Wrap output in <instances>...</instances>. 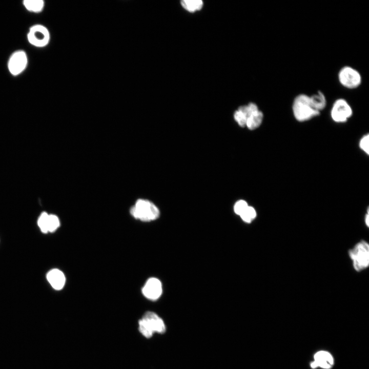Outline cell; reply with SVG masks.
I'll list each match as a JSON object with an SVG mask.
<instances>
[{"label":"cell","instance_id":"obj_8","mask_svg":"<svg viewBox=\"0 0 369 369\" xmlns=\"http://www.w3.org/2000/svg\"><path fill=\"white\" fill-rule=\"evenodd\" d=\"M162 292L160 281L155 277L147 280L142 289V293L147 299L156 300L161 296Z\"/></svg>","mask_w":369,"mask_h":369},{"label":"cell","instance_id":"obj_19","mask_svg":"<svg viewBox=\"0 0 369 369\" xmlns=\"http://www.w3.org/2000/svg\"><path fill=\"white\" fill-rule=\"evenodd\" d=\"M49 214L46 212H43L40 215L38 220L37 224L40 231L44 233H48V220Z\"/></svg>","mask_w":369,"mask_h":369},{"label":"cell","instance_id":"obj_23","mask_svg":"<svg viewBox=\"0 0 369 369\" xmlns=\"http://www.w3.org/2000/svg\"><path fill=\"white\" fill-rule=\"evenodd\" d=\"M368 209H367V214L365 215V222L366 223V225L367 227H368L369 225V215H368Z\"/></svg>","mask_w":369,"mask_h":369},{"label":"cell","instance_id":"obj_17","mask_svg":"<svg viewBox=\"0 0 369 369\" xmlns=\"http://www.w3.org/2000/svg\"><path fill=\"white\" fill-rule=\"evenodd\" d=\"M240 216L244 222L250 223L256 217V212L253 207L248 206Z\"/></svg>","mask_w":369,"mask_h":369},{"label":"cell","instance_id":"obj_7","mask_svg":"<svg viewBox=\"0 0 369 369\" xmlns=\"http://www.w3.org/2000/svg\"><path fill=\"white\" fill-rule=\"evenodd\" d=\"M28 63V56L25 51L17 50L11 55L8 59V69L11 75L16 76L25 70Z\"/></svg>","mask_w":369,"mask_h":369},{"label":"cell","instance_id":"obj_6","mask_svg":"<svg viewBox=\"0 0 369 369\" xmlns=\"http://www.w3.org/2000/svg\"><path fill=\"white\" fill-rule=\"evenodd\" d=\"M353 109L349 103L344 98L336 99L331 110L332 120L337 123L345 122L353 115Z\"/></svg>","mask_w":369,"mask_h":369},{"label":"cell","instance_id":"obj_15","mask_svg":"<svg viewBox=\"0 0 369 369\" xmlns=\"http://www.w3.org/2000/svg\"><path fill=\"white\" fill-rule=\"evenodd\" d=\"M181 4L184 9L193 12L202 8L203 2L201 0H183L181 2Z\"/></svg>","mask_w":369,"mask_h":369},{"label":"cell","instance_id":"obj_22","mask_svg":"<svg viewBox=\"0 0 369 369\" xmlns=\"http://www.w3.org/2000/svg\"><path fill=\"white\" fill-rule=\"evenodd\" d=\"M248 206L247 202L245 200H238L234 205V212L236 214L240 216Z\"/></svg>","mask_w":369,"mask_h":369},{"label":"cell","instance_id":"obj_16","mask_svg":"<svg viewBox=\"0 0 369 369\" xmlns=\"http://www.w3.org/2000/svg\"><path fill=\"white\" fill-rule=\"evenodd\" d=\"M139 330L142 335L147 338L151 337L154 332L146 320L142 317L138 322Z\"/></svg>","mask_w":369,"mask_h":369},{"label":"cell","instance_id":"obj_2","mask_svg":"<svg viewBox=\"0 0 369 369\" xmlns=\"http://www.w3.org/2000/svg\"><path fill=\"white\" fill-rule=\"evenodd\" d=\"M131 215L135 219L142 221L156 220L160 215L157 206L152 202L145 199H139L130 209Z\"/></svg>","mask_w":369,"mask_h":369},{"label":"cell","instance_id":"obj_11","mask_svg":"<svg viewBox=\"0 0 369 369\" xmlns=\"http://www.w3.org/2000/svg\"><path fill=\"white\" fill-rule=\"evenodd\" d=\"M334 360L332 356L326 351H319L314 356V361L311 363L312 368L320 366L322 368L329 369L333 365Z\"/></svg>","mask_w":369,"mask_h":369},{"label":"cell","instance_id":"obj_12","mask_svg":"<svg viewBox=\"0 0 369 369\" xmlns=\"http://www.w3.org/2000/svg\"><path fill=\"white\" fill-rule=\"evenodd\" d=\"M310 100L314 109L319 113L326 107V97L324 93L320 91L310 96Z\"/></svg>","mask_w":369,"mask_h":369},{"label":"cell","instance_id":"obj_13","mask_svg":"<svg viewBox=\"0 0 369 369\" xmlns=\"http://www.w3.org/2000/svg\"><path fill=\"white\" fill-rule=\"evenodd\" d=\"M263 118V113L259 109L252 113L248 117L246 126L250 130H254L261 124Z\"/></svg>","mask_w":369,"mask_h":369},{"label":"cell","instance_id":"obj_9","mask_svg":"<svg viewBox=\"0 0 369 369\" xmlns=\"http://www.w3.org/2000/svg\"><path fill=\"white\" fill-rule=\"evenodd\" d=\"M142 317L148 322L154 333L163 334L166 332V327L164 321L156 313L147 312Z\"/></svg>","mask_w":369,"mask_h":369},{"label":"cell","instance_id":"obj_18","mask_svg":"<svg viewBox=\"0 0 369 369\" xmlns=\"http://www.w3.org/2000/svg\"><path fill=\"white\" fill-rule=\"evenodd\" d=\"M60 225L59 220L57 216L49 214L48 220V232H54Z\"/></svg>","mask_w":369,"mask_h":369},{"label":"cell","instance_id":"obj_21","mask_svg":"<svg viewBox=\"0 0 369 369\" xmlns=\"http://www.w3.org/2000/svg\"><path fill=\"white\" fill-rule=\"evenodd\" d=\"M234 117L235 120L240 126L242 127L246 126L247 116L242 112L239 110H237L234 113Z\"/></svg>","mask_w":369,"mask_h":369},{"label":"cell","instance_id":"obj_14","mask_svg":"<svg viewBox=\"0 0 369 369\" xmlns=\"http://www.w3.org/2000/svg\"><path fill=\"white\" fill-rule=\"evenodd\" d=\"M23 4L28 11L39 13L44 9L45 2L43 0H24Z\"/></svg>","mask_w":369,"mask_h":369},{"label":"cell","instance_id":"obj_5","mask_svg":"<svg viewBox=\"0 0 369 369\" xmlns=\"http://www.w3.org/2000/svg\"><path fill=\"white\" fill-rule=\"evenodd\" d=\"M27 38L31 45L37 48H43L49 44L50 34L49 31L45 26L35 24L30 28Z\"/></svg>","mask_w":369,"mask_h":369},{"label":"cell","instance_id":"obj_3","mask_svg":"<svg viewBox=\"0 0 369 369\" xmlns=\"http://www.w3.org/2000/svg\"><path fill=\"white\" fill-rule=\"evenodd\" d=\"M356 271L366 269L369 264V245L367 242L362 240L348 252Z\"/></svg>","mask_w":369,"mask_h":369},{"label":"cell","instance_id":"obj_20","mask_svg":"<svg viewBox=\"0 0 369 369\" xmlns=\"http://www.w3.org/2000/svg\"><path fill=\"white\" fill-rule=\"evenodd\" d=\"M359 148L367 155L369 154V135H363L359 142Z\"/></svg>","mask_w":369,"mask_h":369},{"label":"cell","instance_id":"obj_10","mask_svg":"<svg viewBox=\"0 0 369 369\" xmlns=\"http://www.w3.org/2000/svg\"><path fill=\"white\" fill-rule=\"evenodd\" d=\"M47 279L51 286L56 290L62 289L66 282V277L62 271L54 269L47 274Z\"/></svg>","mask_w":369,"mask_h":369},{"label":"cell","instance_id":"obj_4","mask_svg":"<svg viewBox=\"0 0 369 369\" xmlns=\"http://www.w3.org/2000/svg\"><path fill=\"white\" fill-rule=\"evenodd\" d=\"M338 79L341 86L348 89L359 87L362 81L360 73L356 69L349 66L341 68L338 73Z\"/></svg>","mask_w":369,"mask_h":369},{"label":"cell","instance_id":"obj_1","mask_svg":"<svg viewBox=\"0 0 369 369\" xmlns=\"http://www.w3.org/2000/svg\"><path fill=\"white\" fill-rule=\"evenodd\" d=\"M292 112L295 118L299 122L308 121L320 113L312 107L310 96L303 93L299 94L294 98Z\"/></svg>","mask_w":369,"mask_h":369}]
</instances>
